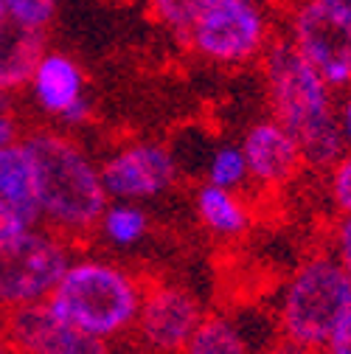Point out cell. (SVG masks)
<instances>
[{
  "label": "cell",
  "instance_id": "cell-26",
  "mask_svg": "<svg viewBox=\"0 0 351 354\" xmlns=\"http://www.w3.org/2000/svg\"><path fill=\"white\" fill-rule=\"evenodd\" d=\"M337 127H340V136L345 141V149H351V93L337 107Z\"/></svg>",
  "mask_w": 351,
  "mask_h": 354
},
{
  "label": "cell",
  "instance_id": "cell-2",
  "mask_svg": "<svg viewBox=\"0 0 351 354\" xmlns=\"http://www.w3.org/2000/svg\"><path fill=\"white\" fill-rule=\"evenodd\" d=\"M23 141L37 166L39 225L70 245L96 236L99 219L110 203L99 163L68 132L51 127L26 132Z\"/></svg>",
  "mask_w": 351,
  "mask_h": 354
},
{
  "label": "cell",
  "instance_id": "cell-30",
  "mask_svg": "<svg viewBox=\"0 0 351 354\" xmlns=\"http://www.w3.org/2000/svg\"><path fill=\"white\" fill-rule=\"evenodd\" d=\"M6 20V9H3V0H0V23Z\"/></svg>",
  "mask_w": 351,
  "mask_h": 354
},
{
  "label": "cell",
  "instance_id": "cell-24",
  "mask_svg": "<svg viewBox=\"0 0 351 354\" xmlns=\"http://www.w3.org/2000/svg\"><path fill=\"white\" fill-rule=\"evenodd\" d=\"M23 138H26V127H23L17 110H3L0 113V149L20 144Z\"/></svg>",
  "mask_w": 351,
  "mask_h": 354
},
{
  "label": "cell",
  "instance_id": "cell-17",
  "mask_svg": "<svg viewBox=\"0 0 351 354\" xmlns=\"http://www.w3.org/2000/svg\"><path fill=\"white\" fill-rule=\"evenodd\" d=\"M180 354H250L239 324L225 313H205Z\"/></svg>",
  "mask_w": 351,
  "mask_h": 354
},
{
  "label": "cell",
  "instance_id": "cell-8",
  "mask_svg": "<svg viewBox=\"0 0 351 354\" xmlns=\"http://www.w3.org/2000/svg\"><path fill=\"white\" fill-rule=\"evenodd\" d=\"M102 183L110 200L146 203L166 194L180 177L174 152L160 141H133L113 149L102 163Z\"/></svg>",
  "mask_w": 351,
  "mask_h": 354
},
{
  "label": "cell",
  "instance_id": "cell-18",
  "mask_svg": "<svg viewBox=\"0 0 351 354\" xmlns=\"http://www.w3.org/2000/svg\"><path fill=\"white\" fill-rule=\"evenodd\" d=\"M205 183L216 186V189H228V192H239V189H245V183H250L247 163H245L239 144H219L208 155Z\"/></svg>",
  "mask_w": 351,
  "mask_h": 354
},
{
  "label": "cell",
  "instance_id": "cell-12",
  "mask_svg": "<svg viewBox=\"0 0 351 354\" xmlns=\"http://www.w3.org/2000/svg\"><path fill=\"white\" fill-rule=\"evenodd\" d=\"M28 87L34 104L48 118L76 127L91 115V104L84 99V73L79 62L62 51H46L39 57Z\"/></svg>",
  "mask_w": 351,
  "mask_h": 354
},
{
  "label": "cell",
  "instance_id": "cell-25",
  "mask_svg": "<svg viewBox=\"0 0 351 354\" xmlns=\"http://www.w3.org/2000/svg\"><path fill=\"white\" fill-rule=\"evenodd\" d=\"M312 6H318L321 12H326L332 20L351 26V0H310Z\"/></svg>",
  "mask_w": 351,
  "mask_h": 354
},
{
  "label": "cell",
  "instance_id": "cell-10",
  "mask_svg": "<svg viewBox=\"0 0 351 354\" xmlns=\"http://www.w3.org/2000/svg\"><path fill=\"white\" fill-rule=\"evenodd\" d=\"M3 335L17 354H115V346L62 321L48 304H31L0 315Z\"/></svg>",
  "mask_w": 351,
  "mask_h": 354
},
{
  "label": "cell",
  "instance_id": "cell-4",
  "mask_svg": "<svg viewBox=\"0 0 351 354\" xmlns=\"http://www.w3.org/2000/svg\"><path fill=\"white\" fill-rule=\"evenodd\" d=\"M351 301V279L329 250L306 256L287 279L278 301L281 340L303 354L323 351V343Z\"/></svg>",
  "mask_w": 351,
  "mask_h": 354
},
{
  "label": "cell",
  "instance_id": "cell-16",
  "mask_svg": "<svg viewBox=\"0 0 351 354\" xmlns=\"http://www.w3.org/2000/svg\"><path fill=\"white\" fill-rule=\"evenodd\" d=\"M149 225H152L149 214L141 208V203L110 200L99 219L96 236H102L104 245L113 250H129V248H138L149 236Z\"/></svg>",
  "mask_w": 351,
  "mask_h": 354
},
{
  "label": "cell",
  "instance_id": "cell-9",
  "mask_svg": "<svg viewBox=\"0 0 351 354\" xmlns=\"http://www.w3.org/2000/svg\"><path fill=\"white\" fill-rule=\"evenodd\" d=\"M287 39L321 73L332 91L351 87V26L332 20L310 0H303L292 9Z\"/></svg>",
  "mask_w": 351,
  "mask_h": 354
},
{
  "label": "cell",
  "instance_id": "cell-7",
  "mask_svg": "<svg viewBox=\"0 0 351 354\" xmlns=\"http://www.w3.org/2000/svg\"><path fill=\"white\" fill-rule=\"evenodd\" d=\"M202 318L205 306L194 290L166 279L146 281L133 340L141 354H180Z\"/></svg>",
  "mask_w": 351,
  "mask_h": 354
},
{
  "label": "cell",
  "instance_id": "cell-11",
  "mask_svg": "<svg viewBox=\"0 0 351 354\" xmlns=\"http://www.w3.org/2000/svg\"><path fill=\"white\" fill-rule=\"evenodd\" d=\"M242 155L250 180L261 189H284L303 169L301 147L276 118L253 121L242 136Z\"/></svg>",
  "mask_w": 351,
  "mask_h": 354
},
{
  "label": "cell",
  "instance_id": "cell-29",
  "mask_svg": "<svg viewBox=\"0 0 351 354\" xmlns=\"http://www.w3.org/2000/svg\"><path fill=\"white\" fill-rule=\"evenodd\" d=\"M0 354H17V351H15V346H12L3 335H0Z\"/></svg>",
  "mask_w": 351,
  "mask_h": 354
},
{
  "label": "cell",
  "instance_id": "cell-14",
  "mask_svg": "<svg viewBox=\"0 0 351 354\" xmlns=\"http://www.w3.org/2000/svg\"><path fill=\"white\" fill-rule=\"evenodd\" d=\"M194 211L200 225L216 239H236L253 223L250 205L239 192L216 189L208 183H202L194 192Z\"/></svg>",
  "mask_w": 351,
  "mask_h": 354
},
{
  "label": "cell",
  "instance_id": "cell-22",
  "mask_svg": "<svg viewBox=\"0 0 351 354\" xmlns=\"http://www.w3.org/2000/svg\"><path fill=\"white\" fill-rule=\"evenodd\" d=\"M329 253L334 256V261L345 270V276L351 279V216H340L332 223L329 231Z\"/></svg>",
  "mask_w": 351,
  "mask_h": 354
},
{
  "label": "cell",
  "instance_id": "cell-19",
  "mask_svg": "<svg viewBox=\"0 0 351 354\" xmlns=\"http://www.w3.org/2000/svg\"><path fill=\"white\" fill-rule=\"evenodd\" d=\"M214 6V0H149V9L158 17L160 26H166L180 39L189 37V31L197 26V20Z\"/></svg>",
  "mask_w": 351,
  "mask_h": 354
},
{
  "label": "cell",
  "instance_id": "cell-6",
  "mask_svg": "<svg viewBox=\"0 0 351 354\" xmlns=\"http://www.w3.org/2000/svg\"><path fill=\"white\" fill-rule=\"evenodd\" d=\"M270 39L267 15L256 0H214V6L186 37L197 57L225 68L261 59Z\"/></svg>",
  "mask_w": 351,
  "mask_h": 354
},
{
  "label": "cell",
  "instance_id": "cell-15",
  "mask_svg": "<svg viewBox=\"0 0 351 354\" xmlns=\"http://www.w3.org/2000/svg\"><path fill=\"white\" fill-rule=\"evenodd\" d=\"M0 203L20 211L39 225L37 208V166L26 141L0 149Z\"/></svg>",
  "mask_w": 351,
  "mask_h": 354
},
{
  "label": "cell",
  "instance_id": "cell-21",
  "mask_svg": "<svg viewBox=\"0 0 351 354\" xmlns=\"http://www.w3.org/2000/svg\"><path fill=\"white\" fill-rule=\"evenodd\" d=\"M3 9L6 17L46 31L57 15V0H3Z\"/></svg>",
  "mask_w": 351,
  "mask_h": 354
},
{
  "label": "cell",
  "instance_id": "cell-20",
  "mask_svg": "<svg viewBox=\"0 0 351 354\" xmlns=\"http://www.w3.org/2000/svg\"><path fill=\"white\" fill-rule=\"evenodd\" d=\"M326 189L340 216H351V149L326 169Z\"/></svg>",
  "mask_w": 351,
  "mask_h": 354
},
{
  "label": "cell",
  "instance_id": "cell-13",
  "mask_svg": "<svg viewBox=\"0 0 351 354\" xmlns=\"http://www.w3.org/2000/svg\"><path fill=\"white\" fill-rule=\"evenodd\" d=\"M42 54H46V31L6 17L0 23V91L15 96L28 87Z\"/></svg>",
  "mask_w": 351,
  "mask_h": 354
},
{
  "label": "cell",
  "instance_id": "cell-3",
  "mask_svg": "<svg viewBox=\"0 0 351 354\" xmlns=\"http://www.w3.org/2000/svg\"><path fill=\"white\" fill-rule=\"evenodd\" d=\"M144 290L146 279L126 264L99 253H73L46 304L76 329L115 343L133 335Z\"/></svg>",
  "mask_w": 351,
  "mask_h": 354
},
{
  "label": "cell",
  "instance_id": "cell-28",
  "mask_svg": "<svg viewBox=\"0 0 351 354\" xmlns=\"http://www.w3.org/2000/svg\"><path fill=\"white\" fill-rule=\"evenodd\" d=\"M3 110H15V96L0 91V113H3Z\"/></svg>",
  "mask_w": 351,
  "mask_h": 354
},
{
  "label": "cell",
  "instance_id": "cell-5",
  "mask_svg": "<svg viewBox=\"0 0 351 354\" xmlns=\"http://www.w3.org/2000/svg\"><path fill=\"white\" fill-rule=\"evenodd\" d=\"M70 259L73 245L42 225L0 245V315L46 304Z\"/></svg>",
  "mask_w": 351,
  "mask_h": 354
},
{
  "label": "cell",
  "instance_id": "cell-1",
  "mask_svg": "<svg viewBox=\"0 0 351 354\" xmlns=\"http://www.w3.org/2000/svg\"><path fill=\"white\" fill-rule=\"evenodd\" d=\"M261 73L270 118H276L298 141L303 166L329 169L345 152L332 96L334 91L287 37L270 39L261 54Z\"/></svg>",
  "mask_w": 351,
  "mask_h": 354
},
{
  "label": "cell",
  "instance_id": "cell-27",
  "mask_svg": "<svg viewBox=\"0 0 351 354\" xmlns=\"http://www.w3.org/2000/svg\"><path fill=\"white\" fill-rule=\"evenodd\" d=\"M265 354H303V351H298L295 346H290V343H284V340H278L273 348H267Z\"/></svg>",
  "mask_w": 351,
  "mask_h": 354
},
{
  "label": "cell",
  "instance_id": "cell-23",
  "mask_svg": "<svg viewBox=\"0 0 351 354\" xmlns=\"http://www.w3.org/2000/svg\"><path fill=\"white\" fill-rule=\"evenodd\" d=\"M323 354H351V301L340 313L337 324L332 326V332L323 343Z\"/></svg>",
  "mask_w": 351,
  "mask_h": 354
}]
</instances>
